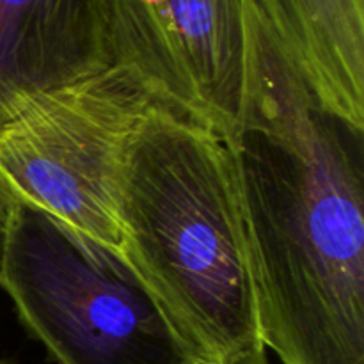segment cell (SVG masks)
<instances>
[{
	"label": "cell",
	"mask_w": 364,
	"mask_h": 364,
	"mask_svg": "<svg viewBox=\"0 0 364 364\" xmlns=\"http://www.w3.org/2000/svg\"><path fill=\"white\" fill-rule=\"evenodd\" d=\"M290 66L336 116L364 127V0H291Z\"/></svg>",
	"instance_id": "obj_7"
},
{
	"label": "cell",
	"mask_w": 364,
	"mask_h": 364,
	"mask_svg": "<svg viewBox=\"0 0 364 364\" xmlns=\"http://www.w3.org/2000/svg\"><path fill=\"white\" fill-rule=\"evenodd\" d=\"M114 64L233 139L251 80L242 0H109Z\"/></svg>",
	"instance_id": "obj_5"
},
{
	"label": "cell",
	"mask_w": 364,
	"mask_h": 364,
	"mask_svg": "<svg viewBox=\"0 0 364 364\" xmlns=\"http://www.w3.org/2000/svg\"><path fill=\"white\" fill-rule=\"evenodd\" d=\"M228 364H272V361H270L267 348L262 345V347L251 348L245 354L238 355L237 359H233V361Z\"/></svg>",
	"instance_id": "obj_8"
},
{
	"label": "cell",
	"mask_w": 364,
	"mask_h": 364,
	"mask_svg": "<svg viewBox=\"0 0 364 364\" xmlns=\"http://www.w3.org/2000/svg\"><path fill=\"white\" fill-rule=\"evenodd\" d=\"M156 102L121 64L36 96L0 130V178L11 198L121 251V160Z\"/></svg>",
	"instance_id": "obj_4"
},
{
	"label": "cell",
	"mask_w": 364,
	"mask_h": 364,
	"mask_svg": "<svg viewBox=\"0 0 364 364\" xmlns=\"http://www.w3.org/2000/svg\"><path fill=\"white\" fill-rule=\"evenodd\" d=\"M0 287L55 364H191L119 249L16 198Z\"/></svg>",
	"instance_id": "obj_3"
},
{
	"label": "cell",
	"mask_w": 364,
	"mask_h": 364,
	"mask_svg": "<svg viewBox=\"0 0 364 364\" xmlns=\"http://www.w3.org/2000/svg\"><path fill=\"white\" fill-rule=\"evenodd\" d=\"M11 205V194L7 187L4 185L2 178H0V249H2V237H4V228H6L7 212H9Z\"/></svg>",
	"instance_id": "obj_9"
},
{
	"label": "cell",
	"mask_w": 364,
	"mask_h": 364,
	"mask_svg": "<svg viewBox=\"0 0 364 364\" xmlns=\"http://www.w3.org/2000/svg\"><path fill=\"white\" fill-rule=\"evenodd\" d=\"M112 64L109 0H0V130L36 96Z\"/></svg>",
	"instance_id": "obj_6"
},
{
	"label": "cell",
	"mask_w": 364,
	"mask_h": 364,
	"mask_svg": "<svg viewBox=\"0 0 364 364\" xmlns=\"http://www.w3.org/2000/svg\"><path fill=\"white\" fill-rule=\"evenodd\" d=\"M247 34V102L228 141L262 343L283 364H364V127L327 110L258 28Z\"/></svg>",
	"instance_id": "obj_1"
},
{
	"label": "cell",
	"mask_w": 364,
	"mask_h": 364,
	"mask_svg": "<svg viewBox=\"0 0 364 364\" xmlns=\"http://www.w3.org/2000/svg\"><path fill=\"white\" fill-rule=\"evenodd\" d=\"M121 252L191 364H228L262 347L230 141L156 102L117 178Z\"/></svg>",
	"instance_id": "obj_2"
}]
</instances>
